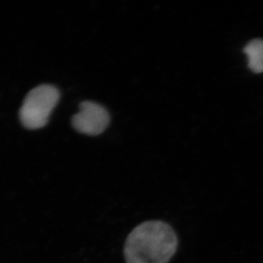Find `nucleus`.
I'll list each match as a JSON object with an SVG mask.
<instances>
[{
    "mask_svg": "<svg viewBox=\"0 0 263 263\" xmlns=\"http://www.w3.org/2000/svg\"><path fill=\"white\" fill-rule=\"evenodd\" d=\"M59 98L58 89L52 85H42L32 89L26 96L19 112L23 126L37 129L46 125Z\"/></svg>",
    "mask_w": 263,
    "mask_h": 263,
    "instance_id": "2",
    "label": "nucleus"
},
{
    "mask_svg": "<svg viewBox=\"0 0 263 263\" xmlns=\"http://www.w3.org/2000/svg\"><path fill=\"white\" fill-rule=\"evenodd\" d=\"M72 126L77 132L89 136H97L109 124V115L104 107L97 102H83L80 110L72 119Z\"/></svg>",
    "mask_w": 263,
    "mask_h": 263,
    "instance_id": "3",
    "label": "nucleus"
},
{
    "mask_svg": "<svg viewBox=\"0 0 263 263\" xmlns=\"http://www.w3.org/2000/svg\"><path fill=\"white\" fill-rule=\"evenodd\" d=\"M178 247L172 226L163 221H147L136 227L127 237L126 263H168Z\"/></svg>",
    "mask_w": 263,
    "mask_h": 263,
    "instance_id": "1",
    "label": "nucleus"
},
{
    "mask_svg": "<svg viewBox=\"0 0 263 263\" xmlns=\"http://www.w3.org/2000/svg\"><path fill=\"white\" fill-rule=\"evenodd\" d=\"M248 58V67L255 73L263 72V40H251L243 49Z\"/></svg>",
    "mask_w": 263,
    "mask_h": 263,
    "instance_id": "4",
    "label": "nucleus"
}]
</instances>
